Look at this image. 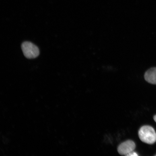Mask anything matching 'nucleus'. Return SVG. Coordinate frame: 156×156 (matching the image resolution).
I'll use <instances>...</instances> for the list:
<instances>
[{"mask_svg": "<svg viewBox=\"0 0 156 156\" xmlns=\"http://www.w3.org/2000/svg\"><path fill=\"white\" fill-rule=\"evenodd\" d=\"M138 133L140 140L144 143L153 144L156 142V133L155 130L151 126H142Z\"/></svg>", "mask_w": 156, "mask_h": 156, "instance_id": "f257e3e1", "label": "nucleus"}, {"mask_svg": "<svg viewBox=\"0 0 156 156\" xmlns=\"http://www.w3.org/2000/svg\"><path fill=\"white\" fill-rule=\"evenodd\" d=\"M21 48L24 56L27 58H36L40 54V51L37 47L30 42H23L21 45Z\"/></svg>", "mask_w": 156, "mask_h": 156, "instance_id": "f03ea898", "label": "nucleus"}, {"mask_svg": "<svg viewBox=\"0 0 156 156\" xmlns=\"http://www.w3.org/2000/svg\"><path fill=\"white\" fill-rule=\"evenodd\" d=\"M136 147V144L134 142L131 140H128L122 142L118 146V151L121 155H126L133 151Z\"/></svg>", "mask_w": 156, "mask_h": 156, "instance_id": "7ed1b4c3", "label": "nucleus"}, {"mask_svg": "<svg viewBox=\"0 0 156 156\" xmlns=\"http://www.w3.org/2000/svg\"><path fill=\"white\" fill-rule=\"evenodd\" d=\"M144 78L148 83L156 85V67L152 68L146 71Z\"/></svg>", "mask_w": 156, "mask_h": 156, "instance_id": "20e7f679", "label": "nucleus"}, {"mask_svg": "<svg viewBox=\"0 0 156 156\" xmlns=\"http://www.w3.org/2000/svg\"><path fill=\"white\" fill-rule=\"evenodd\" d=\"M126 156H138V155L137 154V153H136V152L133 151H132L130 153H128L126 155Z\"/></svg>", "mask_w": 156, "mask_h": 156, "instance_id": "39448f33", "label": "nucleus"}, {"mask_svg": "<svg viewBox=\"0 0 156 156\" xmlns=\"http://www.w3.org/2000/svg\"><path fill=\"white\" fill-rule=\"evenodd\" d=\"M154 120L155 122H156V115L154 116Z\"/></svg>", "mask_w": 156, "mask_h": 156, "instance_id": "423d86ee", "label": "nucleus"}, {"mask_svg": "<svg viewBox=\"0 0 156 156\" xmlns=\"http://www.w3.org/2000/svg\"><path fill=\"white\" fill-rule=\"evenodd\" d=\"M155 156H156V155Z\"/></svg>", "mask_w": 156, "mask_h": 156, "instance_id": "0eeeda50", "label": "nucleus"}]
</instances>
